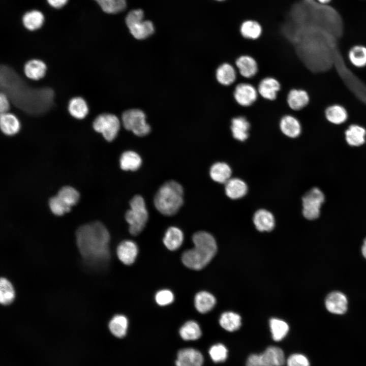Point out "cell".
Masks as SVG:
<instances>
[{"label": "cell", "instance_id": "obj_1", "mask_svg": "<svg viewBox=\"0 0 366 366\" xmlns=\"http://www.w3.org/2000/svg\"><path fill=\"white\" fill-rule=\"evenodd\" d=\"M77 245L83 258L90 264H105L109 260L110 235L101 223L80 227L76 233Z\"/></svg>", "mask_w": 366, "mask_h": 366}, {"label": "cell", "instance_id": "obj_2", "mask_svg": "<svg viewBox=\"0 0 366 366\" xmlns=\"http://www.w3.org/2000/svg\"><path fill=\"white\" fill-rule=\"evenodd\" d=\"M192 240L194 247L183 253L181 261L189 268L200 270L215 256L217 250V243L214 237L205 231L195 233Z\"/></svg>", "mask_w": 366, "mask_h": 366}, {"label": "cell", "instance_id": "obj_3", "mask_svg": "<svg viewBox=\"0 0 366 366\" xmlns=\"http://www.w3.org/2000/svg\"><path fill=\"white\" fill-rule=\"evenodd\" d=\"M184 190L177 182L170 180L158 190L154 198L156 209L162 215L171 216L175 214L183 203Z\"/></svg>", "mask_w": 366, "mask_h": 366}, {"label": "cell", "instance_id": "obj_4", "mask_svg": "<svg viewBox=\"0 0 366 366\" xmlns=\"http://www.w3.org/2000/svg\"><path fill=\"white\" fill-rule=\"evenodd\" d=\"M130 208L126 213V220L129 224L130 233L139 234L144 228L148 218L145 202L140 195L134 196L130 202Z\"/></svg>", "mask_w": 366, "mask_h": 366}, {"label": "cell", "instance_id": "obj_5", "mask_svg": "<svg viewBox=\"0 0 366 366\" xmlns=\"http://www.w3.org/2000/svg\"><path fill=\"white\" fill-rule=\"evenodd\" d=\"M126 22L131 34L137 39H144L154 32L152 22L143 19V12L141 9L130 11L126 18Z\"/></svg>", "mask_w": 366, "mask_h": 366}, {"label": "cell", "instance_id": "obj_6", "mask_svg": "<svg viewBox=\"0 0 366 366\" xmlns=\"http://www.w3.org/2000/svg\"><path fill=\"white\" fill-rule=\"evenodd\" d=\"M285 363L283 351L276 346H269L262 353L249 356L246 366H283Z\"/></svg>", "mask_w": 366, "mask_h": 366}, {"label": "cell", "instance_id": "obj_7", "mask_svg": "<svg viewBox=\"0 0 366 366\" xmlns=\"http://www.w3.org/2000/svg\"><path fill=\"white\" fill-rule=\"evenodd\" d=\"M94 130L102 134L108 141L113 140L117 136L120 129V121L114 114L104 113L99 114L93 122Z\"/></svg>", "mask_w": 366, "mask_h": 366}, {"label": "cell", "instance_id": "obj_8", "mask_svg": "<svg viewBox=\"0 0 366 366\" xmlns=\"http://www.w3.org/2000/svg\"><path fill=\"white\" fill-rule=\"evenodd\" d=\"M122 121L126 129L131 131L138 136H145L150 131V126L145 120V115L140 109L125 111L122 115Z\"/></svg>", "mask_w": 366, "mask_h": 366}, {"label": "cell", "instance_id": "obj_9", "mask_svg": "<svg viewBox=\"0 0 366 366\" xmlns=\"http://www.w3.org/2000/svg\"><path fill=\"white\" fill-rule=\"evenodd\" d=\"M324 200V194L318 188H313L307 192L302 198L303 216L308 220L318 218Z\"/></svg>", "mask_w": 366, "mask_h": 366}, {"label": "cell", "instance_id": "obj_10", "mask_svg": "<svg viewBox=\"0 0 366 366\" xmlns=\"http://www.w3.org/2000/svg\"><path fill=\"white\" fill-rule=\"evenodd\" d=\"M233 96L238 105L248 107L257 101L259 94L256 87L254 85L246 81H241L235 83Z\"/></svg>", "mask_w": 366, "mask_h": 366}, {"label": "cell", "instance_id": "obj_11", "mask_svg": "<svg viewBox=\"0 0 366 366\" xmlns=\"http://www.w3.org/2000/svg\"><path fill=\"white\" fill-rule=\"evenodd\" d=\"M257 89L260 97L267 101H273L277 98L281 89V85L276 78L268 76L260 81Z\"/></svg>", "mask_w": 366, "mask_h": 366}, {"label": "cell", "instance_id": "obj_12", "mask_svg": "<svg viewBox=\"0 0 366 366\" xmlns=\"http://www.w3.org/2000/svg\"><path fill=\"white\" fill-rule=\"evenodd\" d=\"M234 66L239 75L247 79L254 78L258 72L257 60L254 57L248 54L238 57L235 60Z\"/></svg>", "mask_w": 366, "mask_h": 366}, {"label": "cell", "instance_id": "obj_13", "mask_svg": "<svg viewBox=\"0 0 366 366\" xmlns=\"http://www.w3.org/2000/svg\"><path fill=\"white\" fill-rule=\"evenodd\" d=\"M251 125L243 115L233 117L230 122V130L232 137L239 141H245L250 136Z\"/></svg>", "mask_w": 366, "mask_h": 366}, {"label": "cell", "instance_id": "obj_14", "mask_svg": "<svg viewBox=\"0 0 366 366\" xmlns=\"http://www.w3.org/2000/svg\"><path fill=\"white\" fill-rule=\"evenodd\" d=\"M310 101L309 94L303 88H292L289 90L287 96L288 106L294 111L304 109L308 106Z\"/></svg>", "mask_w": 366, "mask_h": 366}, {"label": "cell", "instance_id": "obj_15", "mask_svg": "<svg viewBox=\"0 0 366 366\" xmlns=\"http://www.w3.org/2000/svg\"><path fill=\"white\" fill-rule=\"evenodd\" d=\"M279 129L285 136L290 138L298 137L301 133L302 126L299 119L291 114H285L280 119Z\"/></svg>", "mask_w": 366, "mask_h": 366}, {"label": "cell", "instance_id": "obj_16", "mask_svg": "<svg viewBox=\"0 0 366 366\" xmlns=\"http://www.w3.org/2000/svg\"><path fill=\"white\" fill-rule=\"evenodd\" d=\"M47 65L39 58H31L23 66L25 76L31 80L38 81L44 78L47 72Z\"/></svg>", "mask_w": 366, "mask_h": 366}, {"label": "cell", "instance_id": "obj_17", "mask_svg": "<svg viewBox=\"0 0 366 366\" xmlns=\"http://www.w3.org/2000/svg\"><path fill=\"white\" fill-rule=\"evenodd\" d=\"M237 71L235 66L225 62L220 64L215 71V77L219 84L224 86L234 84L236 81Z\"/></svg>", "mask_w": 366, "mask_h": 366}, {"label": "cell", "instance_id": "obj_18", "mask_svg": "<svg viewBox=\"0 0 366 366\" xmlns=\"http://www.w3.org/2000/svg\"><path fill=\"white\" fill-rule=\"evenodd\" d=\"M203 357L201 353L193 348L180 350L175 362L176 366H202Z\"/></svg>", "mask_w": 366, "mask_h": 366}, {"label": "cell", "instance_id": "obj_19", "mask_svg": "<svg viewBox=\"0 0 366 366\" xmlns=\"http://www.w3.org/2000/svg\"><path fill=\"white\" fill-rule=\"evenodd\" d=\"M325 307L330 313L335 314H344L348 307V300L344 294L339 291L329 293L325 299Z\"/></svg>", "mask_w": 366, "mask_h": 366}, {"label": "cell", "instance_id": "obj_20", "mask_svg": "<svg viewBox=\"0 0 366 366\" xmlns=\"http://www.w3.org/2000/svg\"><path fill=\"white\" fill-rule=\"evenodd\" d=\"M138 249L136 243L132 240H126L118 246L116 254L119 260L125 265L133 264L137 256Z\"/></svg>", "mask_w": 366, "mask_h": 366}, {"label": "cell", "instance_id": "obj_21", "mask_svg": "<svg viewBox=\"0 0 366 366\" xmlns=\"http://www.w3.org/2000/svg\"><path fill=\"white\" fill-rule=\"evenodd\" d=\"M67 111L72 118L82 120L89 114V107L84 98L76 96L69 100L67 105Z\"/></svg>", "mask_w": 366, "mask_h": 366}, {"label": "cell", "instance_id": "obj_22", "mask_svg": "<svg viewBox=\"0 0 366 366\" xmlns=\"http://www.w3.org/2000/svg\"><path fill=\"white\" fill-rule=\"evenodd\" d=\"M0 127L3 133L12 136L20 131L21 123L16 114L8 112L1 113Z\"/></svg>", "mask_w": 366, "mask_h": 366}, {"label": "cell", "instance_id": "obj_23", "mask_svg": "<svg viewBox=\"0 0 366 366\" xmlns=\"http://www.w3.org/2000/svg\"><path fill=\"white\" fill-rule=\"evenodd\" d=\"M239 32L241 36L245 39L255 41L259 39L262 36L263 28L258 21L248 19L241 23Z\"/></svg>", "mask_w": 366, "mask_h": 366}, {"label": "cell", "instance_id": "obj_24", "mask_svg": "<svg viewBox=\"0 0 366 366\" xmlns=\"http://www.w3.org/2000/svg\"><path fill=\"white\" fill-rule=\"evenodd\" d=\"M253 222L259 231H270L274 226L273 215L264 209H261L255 212L253 217Z\"/></svg>", "mask_w": 366, "mask_h": 366}, {"label": "cell", "instance_id": "obj_25", "mask_svg": "<svg viewBox=\"0 0 366 366\" xmlns=\"http://www.w3.org/2000/svg\"><path fill=\"white\" fill-rule=\"evenodd\" d=\"M226 195L231 199H236L243 197L248 191L246 184L237 178H230L225 186Z\"/></svg>", "mask_w": 366, "mask_h": 366}, {"label": "cell", "instance_id": "obj_26", "mask_svg": "<svg viewBox=\"0 0 366 366\" xmlns=\"http://www.w3.org/2000/svg\"><path fill=\"white\" fill-rule=\"evenodd\" d=\"M184 241V234L182 231L176 227H170L166 231L163 243L170 251L178 249Z\"/></svg>", "mask_w": 366, "mask_h": 366}, {"label": "cell", "instance_id": "obj_27", "mask_svg": "<svg viewBox=\"0 0 366 366\" xmlns=\"http://www.w3.org/2000/svg\"><path fill=\"white\" fill-rule=\"evenodd\" d=\"M366 130L357 125H352L345 131L347 142L351 146H358L365 141Z\"/></svg>", "mask_w": 366, "mask_h": 366}, {"label": "cell", "instance_id": "obj_28", "mask_svg": "<svg viewBox=\"0 0 366 366\" xmlns=\"http://www.w3.org/2000/svg\"><path fill=\"white\" fill-rule=\"evenodd\" d=\"M216 302L215 297L206 291L199 292L195 296V307L199 312L202 314L211 311L215 306Z\"/></svg>", "mask_w": 366, "mask_h": 366}, {"label": "cell", "instance_id": "obj_29", "mask_svg": "<svg viewBox=\"0 0 366 366\" xmlns=\"http://www.w3.org/2000/svg\"><path fill=\"white\" fill-rule=\"evenodd\" d=\"M141 164L142 160L140 156L134 151H126L120 157V167L124 170H137L141 166Z\"/></svg>", "mask_w": 366, "mask_h": 366}, {"label": "cell", "instance_id": "obj_30", "mask_svg": "<svg viewBox=\"0 0 366 366\" xmlns=\"http://www.w3.org/2000/svg\"><path fill=\"white\" fill-rule=\"evenodd\" d=\"M232 171L230 166L224 162H217L210 167V176L212 180L219 183H226L230 178Z\"/></svg>", "mask_w": 366, "mask_h": 366}, {"label": "cell", "instance_id": "obj_31", "mask_svg": "<svg viewBox=\"0 0 366 366\" xmlns=\"http://www.w3.org/2000/svg\"><path fill=\"white\" fill-rule=\"evenodd\" d=\"M128 326L127 318L123 315L114 316L109 321L108 327L111 333L119 338L124 337Z\"/></svg>", "mask_w": 366, "mask_h": 366}, {"label": "cell", "instance_id": "obj_32", "mask_svg": "<svg viewBox=\"0 0 366 366\" xmlns=\"http://www.w3.org/2000/svg\"><path fill=\"white\" fill-rule=\"evenodd\" d=\"M326 119L330 123L339 125L344 123L348 118L346 109L340 105H332L328 107L325 112Z\"/></svg>", "mask_w": 366, "mask_h": 366}, {"label": "cell", "instance_id": "obj_33", "mask_svg": "<svg viewBox=\"0 0 366 366\" xmlns=\"http://www.w3.org/2000/svg\"><path fill=\"white\" fill-rule=\"evenodd\" d=\"M219 323L223 328L227 331L232 332L240 328L241 317L238 314L233 312H225L221 316Z\"/></svg>", "mask_w": 366, "mask_h": 366}, {"label": "cell", "instance_id": "obj_34", "mask_svg": "<svg viewBox=\"0 0 366 366\" xmlns=\"http://www.w3.org/2000/svg\"><path fill=\"white\" fill-rule=\"evenodd\" d=\"M202 332L199 324L194 321L186 322L180 328L179 334L185 341H194L199 339Z\"/></svg>", "mask_w": 366, "mask_h": 366}, {"label": "cell", "instance_id": "obj_35", "mask_svg": "<svg viewBox=\"0 0 366 366\" xmlns=\"http://www.w3.org/2000/svg\"><path fill=\"white\" fill-rule=\"evenodd\" d=\"M44 20L43 14L37 10H33L24 14L22 18L24 26L27 29L33 31L40 28Z\"/></svg>", "mask_w": 366, "mask_h": 366}, {"label": "cell", "instance_id": "obj_36", "mask_svg": "<svg viewBox=\"0 0 366 366\" xmlns=\"http://www.w3.org/2000/svg\"><path fill=\"white\" fill-rule=\"evenodd\" d=\"M269 326L272 339L277 342L283 340L289 331L288 324L284 321L277 318L270 320Z\"/></svg>", "mask_w": 366, "mask_h": 366}, {"label": "cell", "instance_id": "obj_37", "mask_svg": "<svg viewBox=\"0 0 366 366\" xmlns=\"http://www.w3.org/2000/svg\"><path fill=\"white\" fill-rule=\"evenodd\" d=\"M348 57L354 66L362 68L366 66V47L356 45L352 47L348 53Z\"/></svg>", "mask_w": 366, "mask_h": 366}, {"label": "cell", "instance_id": "obj_38", "mask_svg": "<svg viewBox=\"0 0 366 366\" xmlns=\"http://www.w3.org/2000/svg\"><path fill=\"white\" fill-rule=\"evenodd\" d=\"M15 297V291L12 284L5 278L0 280V302L2 304L11 303Z\"/></svg>", "mask_w": 366, "mask_h": 366}, {"label": "cell", "instance_id": "obj_39", "mask_svg": "<svg viewBox=\"0 0 366 366\" xmlns=\"http://www.w3.org/2000/svg\"><path fill=\"white\" fill-rule=\"evenodd\" d=\"M104 12L115 14L123 11L126 6V0H95Z\"/></svg>", "mask_w": 366, "mask_h": 366}, {"label": "cell", "instance_id": "obj_40", "mask_svg": "<svg viewBox=\"0 0 366 366\" xmlns=\"http://www.w3.org/2000/svg\"><path fill=\"white\" fill-rule=\"evenodd\" d=\"M57 196L70 207L76 204L79 199L78 192L70 186L62 188L58 192Z\"/></svg>", "mask_w": 366, "mask_h": 366}, {"label": "cell", "instance_id": "obj_41", "mask_svg": "<svg viewBox=\"0 0 366 366\" xmlns=\"http://www.w3.org/2000/svg\"><path fill=\"white\" fill-rule=\"evenodd\" d=\"M209 354L215 362H224L227 358L228 350L224 345L219 343L210 347Z\"/></svg>", "mask_w": 366, "mask_h": 366}, {"label": "cell", "instance_id": "obj_42", "mask_svg": "<svg viewBox=\"0 0 366 366\" xmlns=\"http://www.w3.org/2000/svg\"><path fill=\"white\" fill-rule=\"evenodd\" d=\"M51 211L55 215L61 216L70 210L71 207L67 205L57 196L52 197L49 201Z\"/></svg>", "mask_w": 366, "mask_h": 366}, {"label": "cell", "instance_id": "obj_43", "mask_svg": "<svg viewBox=\"0 0 366 366\" xmlns=\"http://www.w3.org/2000/svg\"><path fill=\"white\" fill-rule=\"evenodd\" d=\"M155 300L156 302L160 306H167L173 301L174 295L169 290H161L156 294Z\"/></svg>", "mask_w": 366, "mask_h": 366}, {"label": "cell", "instance_id": "obj_44", "mask_svg": "<svg viewBox=\"0 0 366 366\" xmlns=\"http://www.w3.org/2000/svg\"><path fill=\"white\" fill-rule=\"evenodd\" d=\"M287 366H310L307 357L303 354L295 353L291 355L286 360Z\"/></svg>", "mask_w": 366, "mask_h": 366}, {"label": "cell", "instance_id": "obj_45", "mask_svg": "<svg viewBox=\"0 0 366 366\" xmlns=\"http://www.w3.org/2000/svg\"><path fill=\"white\" fill-rule=\"evenodd\" d=\"M11 104L9 97L4 92L0 94V113H4L9 112Z\"/></svg>", "mask_w": 366, "mask_h": 366}, {"label": "cell", "instance_id": "obj_46", "mask_svg": "<svg viewBox=\"0 0 366 366\" xmlns=\"http://www.w3.org/2000/svg\"><path fill=\"white\" fill-rule=\"evenodd\" d=\"M48 4L53 8H60L66 4L68 0H47Z\"/></svg>", "mask_w": 366, "mask_h": 366}, {"label": "cell", "instance_id": "obj_47", "mask_svg": "<svg viewBox=\"0 0 366 366\" xmlns=\"http://www.w3.org/2000/svg\"><path fill=\"white\" fill-rule=\"evenodd\" d=\"M362 254L366 259V238L364 239L361 249Z\"/></svg>", "mask_w": 366, "mask_h": 366}, {"label": "cell", "instance_id": "obj_48", "mask_svg": "<svg viewBox=\"0 0 366 366\" xmlns=\"http://www.w3.org/2000/svg\"><path fill=\"white\" fill-rule=\"evenodd\" d=\"M318 2L322 4H327L331 0H316Z\"/></svg>", "mask_w": 366, "mask_h": 366}, {"label": "cell", "instance_id": "obj_49", "mask_svg": "<svg viewBox=\"0 0 366 366\" xmlns=\"http://www.w3.org/2000/svg\"><path fill=\"white\" fill-rule=\"evenodd\" d=\"M215 1H217V2H224V1H226V0H215Z\"/></svg>", "mask_w": 366, "mask_h": 366}]
</instances>
